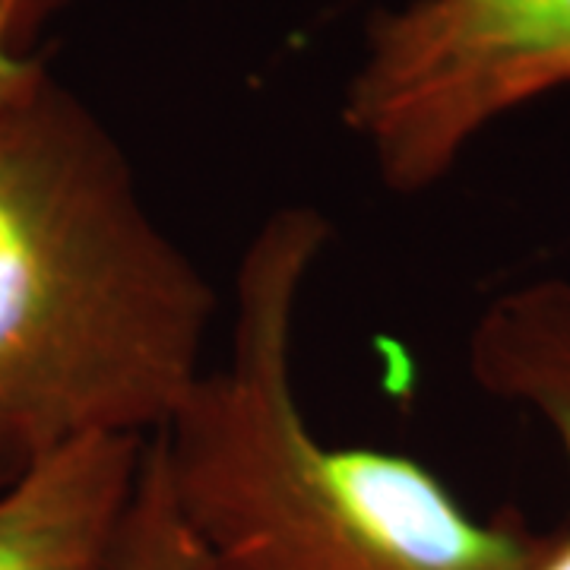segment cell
I'll return each mask as SVG.
<instances>
[{
	"instance_id": "cell-1",
	"label": "cell",
	"mask_w": 570,
	"mask_h": 570,
	"mask_svg": "<svg viewBox=\"0 0 570 570\" xmlns=\"http://www.w3.org/2000/svg\"><path fill=\"white\" fill-rule=\"evenodd\" d=\"M213 314L102 118L0 45V489L80 441L159 434Z\"/></svg>"
},
{
	"instance_id": "cell-2",
	"label": "cell",
	"mask_w": 570,
	"mask_h": 570,
	"mask_svg": "<svg viewBox=\"0 0 570 570\" xmlns=\"http://www.w3.org/2000/svg\"><path fill=\"white\" fill-rule=\"evenodd\" d=\"M317 206L273 209L238 257L232 326L153 448L209 570H535L551 532L479 517L406 453L330 444L295 387L302 298L330 245Z\"/></svg>"
},
{
	"instance_id": "cell-3",
	"label": "cell",
	"mask_w": 570,
	"mask_h": 570,
	"mask_svg": "<svg viewBox=\"0 0 570 570\" xmlns=\"http://www.w3.org/2000/svg\"><path fill=\"white\" fill-rule=\"evenodd\" d=\"M570 86V0H406L374 13L343 121L393 194L441 184L491 124Z\"/></svg>"
},
{
	"instance_id": "cell-4",
	"label": "cell",
	"mask_w": 570,
	"mask_h": 570,
	"mask_svg": "<svg viewBox=\"0 0 570 570\" xmlns=\"http://www.w3.org/2000/svg\"><path fill=\"white\" fill-rule=\"evenodd\" d=\"M146 441H80L3 485L0 570H102L137 489Z\"/></svg>"
},
{
	"instance_id": "cell-5",
	"label": "cell",
	"mask_w": 570,
	"mask_h": 570,
	"mask_svg": "<svg viewBox=\"0 0 570 570\" xmlns=\"http://www.w3.org/2000/svg\"><path fill=\"white\" fill-rule=\"evenodd\" d=\"M466 365L482 393L549 428L570 472V279L501 288L469 330ZM535 570H570V527L551 532Z\"/></svg>"
},
{
	"instance_id": "cell-6",
	"label": "cell",
	"mask_w": 570,
	"mask_h": 570,
	"mask_svg": "<svg viewBox=\"0 0 570 570\" xmlns=\"http://www.w3.org/2000/svg\"><path fill=\"white\" fill-rule=\"evenodd\" d=\"M102 570H209L171 508L153 438L142 448L140 479Z\"/></svg>"
},
{
	"instance_id": "cell-7",
	"label": "cell",
	"mask_w": 570,
	"mask_h": 570,
	"mask_svg": "<svg viewBox=\"0 0 570 570\" xmlns=\"http://www.w3.org/2000/svg\"><path fill=\"white\" fill-rule=\"evenodd\" d=\"M55 0H0V45L32 48L45 10Z\"/></svg>"
}]
</instances>
